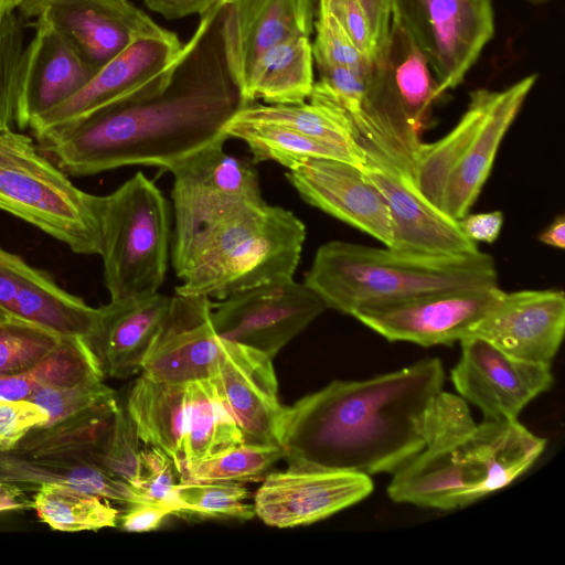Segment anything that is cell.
I'll return each instance as SVG.
<instances>
[{
	"mask_svg": "<svg viewBox=\"0 0 565 565\" xmlns=\"http://www.w3.org/2000/svg\"><path fill=\"white\" fill-rule=\"evenodd\" d=\"M217 2L185 43L186 52L160 92L127 100L38 139V148L67 175L125 166L170 171L194 152L230 137L225 126L247 103L233 81L220 35Z\"/></svg>",
	"mask_w": 565,
	"mask_h": 565,
	"instance_id": "obj_1",
	"label": "cell"
},
{
	"mask_svg": "<svg viewBox=\"0 0 565 565\" xmlns=\"http://www.w3.org/2000/svg\"><path fill=\"white\" fill-rule=\"evenodd\" d=\"M445 369L427 358L364 380H335L284 407L276 438L288 467L393 473L424 447Z\"/></svg>",
	"mask_w": 565,
	"mask_h": 565,
	"instance_id": "obj_2",
	"label": "cell"
},
{
	"mask_svg": "<svg viewBox=\"0 0 565 565\" xmlns=\"http://www.w3.org/2000/svg\"><path fill=\"white\" fill-rule=\"evenodd\" d=\"M424 447L392 475L396 503L450 511L514 482L543 454L546 439L519 420L476 423L468 403L444 390L429 405Z\"/></svg>",
	"mask_w": 565,
	"mask_h": 565,
	"instance_id": "obj_3",
	"label": "cell"
},
{
	"mask_svg": "<svg viewBox=\"0 0 565 565\" xmlns=\"http://www.w3.org/2000/svg\"><path fill=\"white\" fill-rule=\"evenodd\" d=\"M303 284L327 308L353 317L371 306L497 285L498 273L493 257L480 250L428 255L331 241L317 249Z\"/></svg>",
	"mask_w": 565,
	"mask_h": 565,
	"instance_id": "obj_4",
	"label": "cell"
},
{
	"mask_svg": "<svg viewBox=\"0 0 565 565\" xmlns=\"http://www.w3.org/2000/svg\"><path fill=\"white\" fill-rule=\"evenodd\" d=\"M306 226L292 212L265 201L242 206L207 231L177 276L175 294L224 299L233 292L291 278Z\"/></svg>",
	"mask_w": 565,
	"mask_h": 565,
	"instance_id": "obj_5",
	"label": "cell"
},
{
	"mask_svg": "<svg viewBox=\"0 0 565 565\" xmlns=\"http://www.w3.org/2000/svg\"><path fill=\"white\" fill-rule=\"evenodd\" d=\"M536 78L531 74L501 90L470 92L468 107L456 126L440 139L423 143L414 177L433 205L455 220L469 213Z\"/></svg>",
	"mask_w": 565,
	"mask_h": 565,
	"instance_id": "obj_6",
	"label": "cell"
},
{
	"mask_svg": "<svg viewBox=\"0 0 565 565\" xmlns=\"http://www.w3.org/2000/svg\"><path fill=\"white\" fill-rule=\"evenodd\" d=\"M103 196L77 188L32 138L0 130V210L79 255H100Z\"/></svg>",
	"mask_w": 565,
	"mask_h": 565,
	"instance_id": "obj_7",
	"label": "cell"
},
{
	"mask_svg": "<svg viewBox=\"0 0 565 565\" xmlns=\"http://www.w3.org/2000/svg\"><path fill=\"white\" fill-rule=\"evenodd\" d=\"M100 227L104 281L110 299L159 292L171 232L168 203L154 182L138 172L104 195Z\"/></svg>",
	"mask_w": 565,
	"mask_h": 565,
	"instance_id": "obj_8",
	"label": "cell"
},
{
	"mask_svg": "<svg viewBox=\"0 0 565 565\" xmlns=\"http://www.w3.org/2000/svg\"><path fill=\"white\" fill-rule=\"evenodd\" d=\"M224 141L207 146L177 163L171 198L175 274L196 242L242 206L264 201L256 170L223 150Z\"/></svg>",
	"mask_w": 565,
	"mask_h": 565,
	"instance_id": "obj_9",
	"label": "cell"
},
{
	"mask_svg": "<svg viewBox=\"0 0 565 565\" xmlns=\"http://www.w3.org/2000/svg\"><path fill=\"white\" fill-rule=\"evenodd\" d=\"M186 52L177 33L143 36L100 67L72 97L33 119L35 139L110 106L162 90Z\"/></svg>",
	"mask_w": 565,
	"mask_h": 565,
	"instance_id": "obj_10",
	"label": "cell"
},
{
	"mask_svg": "<svg viewBox=\"0 0 565 565\" xmlns=\"http://www.w3.org/2000/svg\"><path fill=\"white\" fill-rule=\"evenodd\" d=\"M362 154L361 169L382 192L390 211L392 248L428 255L479 252L455 220L433 205L419 191L414 170L363 139H354Z\"/></svg>",
	"mask_w": 565,
	"mask_h": 565,
	"instance_id": "obj_11",
	"label": "cell"
},
{
	"mask_svg": "<svg viewBox=\"0 0 565 565\" xmlns=\"http://www.w3.org/2000/svg\"><path fill=\"white\" fill-rule=\"evenodd\" d=\"M326 309L308 286L291 277L243 289L213 302L212 322L221 339L273 359Z\"/></svg>",
	"mask_w": 565,
	"mask_h": 565,
	"instance_id": "obj_12",
	"label": "cell"
},
{
	"mask_svg": "<svg viewBox=\"0 0 565 565\" xmlns=\"http://www.w3.org/2000/svg\"><path fill=\"white\" fill-rule=\"evenodd\" d=\"M503 292L498 284L438 291L366 307L353 318L391 342L450 345L468 337Z\"/></svg>",
	"mask_w": 565,
	"mask_h": 565,
	"instance_id": "obj_13",
	"label": "cell"
},
{
	"mask_svg": "<svg viewBox=\"0 0 565 565\" xmlns=\"http://www.w3.org/2000/svg\"><path fill=\"white\" fill-rule=\"evenodd\" d=\"M396 15L425 54L440 96L461 84L494 33V18L465 0H396Z\"/></svg>",
	"mask_w": 565,
	"mask_h": 565,
	"instance_id": "obj_14",
	"label": "cell"
},
{
	"mask_svg": "<svg viewBox=\"0 0 565 565\" xmlns=\"http://www.w3.org/2000/svg\"><path fill=\"white\" fill-rule=\"evenodd\" d=\"M459 343L461 353L451 370V382L461 398L480 409L483 419L518 420L553 384L551 364L516 359L477 335Z\"/></svg>",
	"mask_w": 565,
	"mask_h": 565,
	"instance_id": "obj_15",
	"label": "cell"
},
{
	"mask_svg": "<svg viewBox=\"0 0 565 565\" xmlns=\"http://www.w3.org/2000/svg\"><path fill=\"white\" fill-rule=\"evenodd\" d=\"M373 488L371 477L362 473L288 467L263 479L253 505L265 524L295 527L316 523L359 503Z\"/></svg>",
	"mask_w": 565,
	"mask_h": 565,
	"instance_id": "obj_16",
	"label": "cell"
},
{
	"mask_svg": "<svg viewBox=\"0 0 565 565\" xmlns=\"http://www.w3.org/2000/svg\"><path fill=\"white\" fill-rule=\"evenodd\" d=\"M212 310L209 297L172 296L143 361L141 375L171 384L210 379L221 343L212 322Z\"/></svg>",
	"mask_w": 565,
	"mask_h": 565,
	"instance_id": "obj_17",
	"label": "cell"
},
{
	"mask_svg": "<svg viewBox=\"0 0 565 565\" xmlns=\"http://www.w3.org/2000/svg\"><path fill=\"white\" fill-rule=\"evenodd\" d=\"M286 178L310 205L391 247L387 203L361 167L334 159H308Z\"/></svg>",
	"mask_w": 565,
	"mask_h": 565,
	"instance_id": "obj_18",
	"label": "cell"
},
{
	"mask_svg": "<svg viewBox=\"0 0 565 565\" xmlns=\"http://www.w3.org/2000/svg\"><path fill=\"white\" fill-rule=\"evenodd\" d=\"M271 360L253 348L221 339L209 380L244 443L278 445L276 430L284 406Z\"/></svg>",
	"mask_w": 565,
	"mask_h": 565,
	"instance_id": "obj_19",
	"label": "cell"
},
{
	"mask_svg": "<svg viewBox=\"0 0 565 565\" xmlns=\"http://www.w3.org/2000/svg\"><path fill=\"white\" fill-rule=\"evenodd\" d=\"M565 332L563 290L503 292L469 335L520 360L552 364Z\"/></svg>",
	"mask_w": 565,
	"mask_h": 565,
	"instance_id": "obj_20",
	"label": "cell"
},
{
	"mask_svg": "<svg viewBox=\"0 0 565 565\" xmlns=\"http://www.w3.org/2000/svg\"><path fill=\"white\" fill-rule=\"evenodd\" d=\"M316 0H226L220 35L228 72L239 92L254 61L292 38H309Z\"/></svg>",
	"mask_w": 565,
	"mask_h": 565,
	"instance_id": "obj_21",
	"label": "cell"
},
{
	"mask_svg": "<svg viewBox=\"0 0 565 565\" xmlns=\"http://www.w3.org/2000/svg\"><path fill=\"white\" fill-rule=\"evenodd\" d=\"M40 15L96 72L136 40L169 31L128 0H52Z\"/></svg>",
	"mask_w": 565,
	"mask_h": 565,
	"instance_id": "obj_22",
	"label": "cell"
},
{
	"mask_svg": "<svg viewBox=\"0 0 565 565\" xmlns=\"http://www.w3.org/2000/svg\"><path fill=\"white\" fill-rule=\"evenodd\" d=\"M95 73L66 38L39 15L22 56L15 127L29 128L33 119L77 93Z\"/></svg>",
	"mask_w": 565,
	"mask_h": 565,
	"instance_id": "obj_23",
	"label": "cell"
},
{
	"mask_svg": "<svg viewBox=\"0 0 565 565\" xmlns=\"http://www.w3.org/2000/svg\"><path fill=\"white\" fill-rule=\"evenodd\" d=\"M0 309L62 338L92 334L98 308L70 294L51 275L0 247Z\"/></svg>",
	"mask_w": 565,
	"mask_h": 565,
	"instance_id": "obj_24",
	"label": "cell"
},
{
	"mask_svg": "<svg viewBox=\"0 0 565 565\" xmlns=\"http://www.w3.org/2000/svg\"><path fill=\"white\" fill-rule=\"evenodd\" d=\"M171 297L157 292L143 298L111 300L98 308L86 340L105 375L125 379L141 372Z\"/></svg>",
	"mask_w": 565,
	"mask_h": 565,
	"instance_id": "obj_25",
	"label": "cell"
},
{
	"mask_svg": "<svg viewBox=\"0 0 565 565\" xmlns=\"http://www.w3.org/2000/svg\"><path fill=\"white\" fill-rule=\"evenodd\" d=\"M186 384L161 383L141 375L134 382L125 406L140 441L161 449L178 476L185 462Z\"/></svg>",
	"mask_w": 565,
	"mask_h": 565,
	"instance_id": "obj_26",
	"label": "cell"
},
{
	"mask_svg": "<svg viewBox=\"0 0 565 565\" xmlns=\"http://www.w3.org/2000/svg\"><path fill=\"white\" fill-rule=\"evenodd\" d=\"M313 64L309 38L282 41L254 61L241 94L247 104L257 98L270 105L303 103L316 82Z\"/></svg>",
	"mask_w": 565,
	"mask_h": 565,
	"instance_id": "obj_27",
	"label": "cell"
},
{
	"mask_svg": "<svg viewBox=\"0 0 565 565\" xmlns=\"http://www.w3.org/2000/svg\"><path fill=\"white\" fill-rule=\"evenodd\" d=\"M242 443L243 434L223 406L211 381L188 383L183 443L185 462L181 475Z\"/></svg>",
	"mask_w": 565,
	"mask_h": 565,
	"instance_id": "obj_28",
	"label": "cell"
},
{
	"mask_svg": "<svg viewBox=\"0 0 565 565\" xmlns=\"http://www.w3.org/2000/svg\"><path fill=\"white\" fill-rule=\"evenodd\" d=\"M230 138L245 141L253 162L275 161L288 170L308 159H334L361 167L362 157L354 150L312 138L289 128L232 118L225 126Z\"/></svg>",
	"mask_w": 565,
	"mask_h": 565,
	"instance_id": "obj_29",
	"label": "cell"
},
{
	"mask_svg": "<svg viewBox=\"0 0 565 565\" xmlns=\"http://www.w3.org/2000/svg\"><path fill=\"white\" fill-rule=\"evenodd\" d=\"M99 362L83 338H62L60 343L30 369L0 376V397L28 399L36 392L104 379Z\"/></svg>",
	"mask_w": 565,
	"mask_h": 565,
	"instance_id": "obj_30",
	"label": "cell"
},
{
	"mask_svg": "<svg viewBox=\"0 0 565 565\" xmlns=\"http://www.w3.org/2000/svg\"><path fill=\"white\" fill-rule=\"evenodd\" d=\"M233 118L289 128L312 138L350 148L361 154L348 118L337 107L322 102L309 99V103L277 105L252 102L241 108Z\"/></svg>",
	"mask_w": 565,
	"mask_h": 565,
	"instance_id": "obj_31",
	"label": "cell"
},
{
	"mask_svg": "<svg viewBox=\"0 0 565 565\" xmlns=\"http://www.w3.org/2000/svg\"><path fill=\"white\" fill-rule=\"evenodd\" d=\"M32 508L39 519L55 531H98L118 525L119 510L108 499L64 483L39 484Z\"/></svg>",
	"mask_w": 565,
	"mask_h": 565,
	"instance_id": "obj_32",
	"label": "cell"
},
{
	"mask_svg": "<svg viewBox=\"0 0 565 565\" xmlns=\"http://www.w3.org/2000/svg\"><path fill=\"white\" fill-rule=\"evenodd\" d=\"M285 458L279 445L242 443L185 470L180 482H252L263 480Z\"/></svg>",
	"mask_w": 565,
	"mask_h": 565,
	"instance_id": "obj_33",
	"label": "cell"
},
{
	"mask_svg": "<svg viewBox=\"0 0 565 565\" xmlns=\"http://www.w3.org/2000/svg\"><path fill=\"white\" fill-rule=\"evenodd\" d=\"M177 495L182 513L201 518L249 520L254 505L246 503L248 490L239 482H179Z\"/></svg>",
	"mask_w": 565,
	"mask_h": 565,
	"instance_id": "obj_34",
	"label": "cell"
},
{
	"mask_svg": "<svg viewBox=\"0 0 565 565\" xmlns=\"http://www.w3.org/2000/svg\"><path fill=\"white\" fill-rule=\"evenodd\" d=\"M56 333L7 316L0 320V376L21 373L46 356L61 341Z\"/></svg>",
	"mask_w": 565,
	"mask_h": 565,
	"instance_id": "obj_35",
	"label": "cell"
},
{
	"mask_svg": "<svg viewBox=\"0 0 565 565\" xmlns=\"http://www.w3.org/2000/svg\"><path fill=\"white\" fill-rule=\"evenodd\" d=\"M49 414L45 425H53L96 411L113 409L117 403L115 392L104 379L66 386L43 388L28 398Z\"/></svg>",
	"mask_w": 565,
	"mask_h": 565,
	"instance_id": "obj_36",
	"label": "cell"
},
{
	"mask_svg": "<svg viewBox=\"0 0 565 565\" xmlns=\"http://www.w3.org/2000/svg\"><path fill=\"white\" fill-rule=\"evenodd\" d=\"M139 437L126 408L118 406L110 427L96 454V461L109 473L139 492L141 457Z\"/></svg>",
	"mask_w": 565,
	"mask_h": 565,
	"instance_id": "obj_37",
	"label": "cell"
},
{
	"mask_svg": "<svg viewBox=\"0 0 565 565\" xmlns=\"http://www.w3.org/2000/svg\"><path fill=\"white\" fill-rule=\"evenodd\" d=\"M23 23L12 12L0 18V130L15 127L19 77L24 52Z\"/></svg>",
	"mask_w": 565,
	"mask_h": 565,
	"instance_id": "obj_38",
	"label": "cell"
},
{
	"mask_svg": "<svg viewBox=\"0 0 565 565\" xmlns=\"http://www.w3.org/2000/svg\"><path fill=\"white\" fill-rule=\"evenodd\" d=\"M313 28L316 36L311 44L317 67L366 68L375 63L358 50L335 17L320 4L317 8Z\"/></svg>",
	"mask_w": 565,
	"mask_h": 565,
	"instance_id": "obj_39",
	"label": "cell"
},
{
	"mask_svg": "<svg viewBox=\"0 0 565 565\" xmlns=\"http://www.w3.org/2000/svg\"><path fill=\"white\" fill-rule=\"evenodd\" d=\"M141 480L139 494L143 501L158 503L181 515L182 503L177 495L178 483L171 459L159 448L148 446L141 449Z\"/></svg>",
	"mask_w": 565,
	"mask_h": 565,
	"instance_id": "obj_40",
	"label": "cell"
},
{
	"mask_svg": "<svg viewBox=\"0 0 565 565\" xmlns=\"http://www.w3.org/2000/svg\"><path fill=\"white\" fill-rule=\"evenodd\" d=\"M47 420V412L29 399L0 397V452L14 450L30 430Z\"/></svg>",
	"mask_w": 565,
	"mask_h": 565,
	"instance_id": "obj_41",
	"label": "cell"
},
{
	"mask_svg": "<svg viewBox=\"0 0 565 565\" xmlns=\"http://www.w3.org/2000/svg\"><path fill=\"white\" fill-rule=\"evenodd\" d=\"M339 21L358 50L372 62L377 49L367 14L359 0H318Z\"/></svg>",
	"mask_w": 565,
	"mask_h": 565,
	"instance_id": "obj_42",
	"label": "cell"
},
{
	"mask_svg": "<svg viewBox=\"0 0 565 565\" xmlns=\"http://www.w3.org/2000/svg\"><path fill=\"white\" fill-rule=\"evenodd\" d=\"M174 510L153 502L138 501L126 504L122 513L119 512L118 525L127 532H149L157 529Z\"/></svg>",
	"mask_w": 565,
	"mask_h": 565,
	"instance_id": "obj_43",
	"label": "cell"
},
{
	"mask_svg": "<svg viewBox=\"0 0 565 565\" xmlns=\"http://www.w3.org/2000/svg\"><path fill=\"white\" fill-rule=\"evenodd\" d=\"M371 23L377 49V60L381 57L396 13V0H359ZM376 60V61H377Z\"/></svg>",
	"mask_w": 565,
	"mask_h": 565,
	"instance_id": "obj_44",
	"label": "cell"
},
{
	"mask_svg": "<svg viewBox=\"0 0 565 565\" xmlns=\"http://www.w3.org/2000/svg\"><path fill=\"white\" fill-rule=\"evenodd\" d=\"M504 216L501 211L467 214L458 220L461 231L472 242L493 243L500 235Z\"/></svg>",
	"mask_w": 565,
	"mask_h": 565,
	"instance_id": "obj_45",
	"label": "cell"
},
{
	"mask_svg": "<svg viewBox=\"0 0 565 565\" xmlns=\"http://www.w3.org/2000/svg\"><path fill=\"white\" fill-rule=\"evenodd\" d=\"M145 6L167 20H177L191 14L203 15L217 0H142Z\"/></svg>",
	"mask_w": 565,
	"mask_h": 565,
	"instance_id": "obj_46",
	"label": "cell"
},
{
	"mask_svg": "<svg viewBox=\"0 0 565 565\" xmlns=\"http://www.w3.org/2000/svg\"><path fill=\"white\" fill-rule=\"evenodd\" d=\"M32 508L20 487L11 482H0V512Z\"/></svg>",
	"mask_w": 565,
	"mask_h": 565,
	"instance_id": "obj_47",
	"label": "cell"
},
{
	"mask_svg": "<svg viewBox=\"0 0 565 565\" xmlns=\"http://www.w3.org/2000/svg\"><path fill=\"white\" fill-rule=\"evenodd\" d=\"M539 241L554 248L565 247V217L559 215L539 235Z\"/></svg>",
	"mask_w": 565,
	"mask_h": 565,
	"instance_id": "obj_48",
	"label": "cell"
},
{
	"mask_svg": "<svg viewBox=\"0 0 565 565\" xmlns=\"http://www.w3.org/2000/svg\"><path fill=\"white\" fill-rule=\"evenodd\" d=\"M52 0H22L19 11L23 18H38Z\"/></svg>",
	"mask_w": 565,
	"mask_h": 565,
	"instance_id": "obj_49",
	"label": "cell"
},
{
	"mask_svg": "<svg viewBox=\"0 0 565 565\" xmlns=\"http://www.w3.org/2000/svg\"><path fill=\"white\" fill-rule=\"evenodd\" d=\"M467 3H469L471 7H473L476 10H478L480 13L484 14L486 17L493 18V9L491 0H465Z\"/></svg>",
	"mask_w": 565,
	"mask_h": 565,
	"instance_id": "obj_50",
	"label": "cell"
},
{
	"mask_svg": "<svg viewBox=\"0 0 565 565\" xmlns=\"http://www.w3.org/2000/svg\"><path fill=\"white\" fill-rule=\"evenodd\" d=\"M22 0H0V18L19 9Z\"/></svg>",
	"mask_w": 565,
	"mask_h": 565,
	"instance_id": "obj_51",
	"label": "cell"
},
{
	"mask_svg": "<svg viewBox=\"0 0 565 565\" xmlns=\"http://www.w3.org/2000/svg\"><path fill=\"white\" fill-rule=\"evenodd\" d=\"M530 4H533V6H544V4H547L554 0H523Z\"/></svg>",
	"mask_w": 565,
	"mask_h": 565,
	"instance_id": "obj_52",
	"label": "cell"
},
{
	"mask_svg": "<svg viewBox=\"0 0 565 565\" xmlns=\"http://www.w3.org/2000/svg\"><path fill=\"white\" fill-rule=\"evenodd\" d=\"M8 315H6L1 309H0V320L6 318Z\"/></svg>",
	"mask_w": 565,
	"mask_h": 565,
	"instance_id": "obj_53",
	"label": "cell"
}]
</instances>
